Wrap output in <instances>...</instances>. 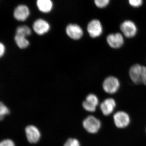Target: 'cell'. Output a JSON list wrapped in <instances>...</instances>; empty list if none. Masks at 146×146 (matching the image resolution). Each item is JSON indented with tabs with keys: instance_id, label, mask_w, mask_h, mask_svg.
Returning <instances> with one entry per match:
<instances>
[{
	"instance_id": "obj_1",
	"label": "cell",
	"mask_w": 146,
	"mask_h": 146,
	"mask_svg": "<svg viewBox=\"0 0 146 146\" xmlns=\"http://www.w3.org/2000/svg\"><path fill=\"white\" fill-rule=\"evenodd\" d=\"M82 126L88 133L95 134L98 133L102 126V123L95 116L90 115L86 117L82 123Z\"/></svg>"
},
{
	"instance_id": "obj_2",
	"label": "cell",
	"mask_w": 146,
	"mask_h": 146,
	"mask_svg": "<svg viewBox=\"0 0 146 146\" xmlns=\"http://www.w3.org/2000/svg\"><path fill=\"white\" fill-rule=\"evenodd\" d=\"M120 86L117 78L111 76L105 79L102 83V88L105 92L109 94H114L117 92Z\"/></svg>"
},
{
	"instance_id": "obj_3",
	"label": "cell",
	"mask_w": 146,
	"mask_h": 146,
	"mask_svg": "<svg viewBox=\"0 0 146 146\" xmlns=\"http://www.w3.org/2000/svg\"><path fill=\"white\" fill-rule=\"evenodd\" d=\"M120 28L123 35L128 38L134 37L138 31L136 24L130 20L124 21L120 25Z\"/></svg>"
},
{
	"instance_id": "obj_4",
	"label": "cell",
	"mask_w": 146,
	"mask_h": 146,
	"mask_svg": "<svg viewBox=\"0 0 146 146\" xmlns=\"http://www.w3.org/2000/svg\"><path fill=\"white\" fill-rule=\"evenodd\" d=\"M25 131L29 143L35 144L39 142L41 137V132L36 126L29 125L25 128Z\"/></svg>"
},
{
	"instance_id": "obj_5",
	"label": "cell",
	"mask_w": 146,
	"mask_h": 146,
	"mask_svg": "<svg viewBox=\"0 0 146 146\" xmlns=\"http://www.w3.org/2000/svg\"><path fill=\"white\" fill-rule=\"evenodd\" d=\"M113 120L115 126L119 128L126 127L130 123V117L127 112L119 111L116 112L113 116Z\"/></svg>"
},
{
	"instance_id": "obj_6",
	"label": "cell",
	"mask_w": 146,
	"mask_h": 146,
	"mask_svg": "<svg viewBox=\"0 0 146 146\" xmlns=\"http://www.w3.org/2000/svg\"><path fill=\"white\" fill-rule=\"evenodd\" d=\"M87 31L92 38L100 36L103 32V27L101 22L98 19H93L88 24Z\"/></svg>"
},
{
	"instance_id": "obj_7",
	"label": "cell",
	"mask_w": 146,
	"mask_h": 146,
	"mask_svg": "<svg viewBox=\"0 0 146 146\" xmlns=\"http://www.w3.org/2000/svg\"><path fill=\"white\" fill-rule=\"evenodd\" d=\"M106 41L109 46L113 49L121 48L124 43V38L122 33L119 32L110 33L106 37Z\"/></svg>"
},
{
	"instance_id": "obj_8",
	"label": "cell",
	"mask_w": 146,
	"mask_h": 146,
	"mask_svg": "<svg viewBox=\"0 0 146 146\" xmlns=\"http://www.w3.org/2000/svg\"><path fill=\"white\" fill-rule=\"evenodd\" d=\"M99 104L98 98L95 94H90L87 95L86 99L82 103V106L87 112H93L96 110Z\"/></svg>"
},
{
	"instance_id": "obj_9",
	"label": "cell",
	"mask_w": 146,
	"mask_h": 146,
	"mask_svg": "<svg viewBox=\"0 0 146 146\" xmlns=\"http://www.w3.org/2000/svg\"><path fill=\"white\" fill-rule=\"evenodd\" d=\"M143 65L139 64H135L131 67L129 74L131 79L136 84L142 83V76Z\"/></svg>"
},
{
	"instance_id": "obj_10",
	"label": "cell",
	"mask_w": 146,
	"mask_h": 146,
	"mask_svg": "<svg viewBox=\"0 0 146 146\" xmlns=\"http://www.w3.org/2000/svg\"><path fill=\"white\" fill-rule=\"evenodd\" d=\"M117 103L115 100L112 98H108L101 104L100 108L103 115L108 116L114 112Z\"/></svg>"
},
{
	"instance_id": "obj_11",
	"label": "cell",
	"mask_w": 146,
	"mask_h": 146,
	"mask_svg": "<svg viewBox=\"0 0 146 146\" xmlns=\"http://www.w3.org/2000/svg\"><path fill=\"white\" fill-rule=\"evenodd\" d=\"M66 33L72 39H79L83 34L82 29L76 24H70L66 29Z\"/></svg>"
},
{
	"instance_id": "obj_12",
	"label": "cell",
	"mask_w": 146,
	"mask_h": 146,
	"mask_svg": "<svg viewBox=\"0 0 146 146\" xmlns=\"http://www.w3.org/2000/svg\"><path fill=\"white\" fill-rule=\"evenodd\" d=\"M50 26L48 23L42 19L36 20L33 24L34 31L39 35H42L49 30Z\"/></svg>"
},
{
	"instance_id": "obj_13",
	"label": "cell",
	"mask_w": 146,
	"mask_h": 146,
	"mask_svg": "<svg viewBox=\"0 0 146 146\" xmlns=\"http://www.w3.org/2000/svg\"><path fill=\"white\" fill-rule=\"evenodd\" d=\"M29 10L26 5H21L16 7L13 13L14 18L19 21L26 20L29 15Z\"/></svg>"
},
{
	"instance_id": "obj_14",
	"label": "cell",
	"mask_w": 146,
	"mask_h": 146,
	"mask_svg": "<svg viewBox=\"0 0 146 146\" xmlns=\"http://www.w3.org/2000/svg\"><path fill=\"white\" fill-rule=\"evenodd\" d=\"M36 5L40 11L47 13L52 9L53 3L50 0H38L36 1Z\"/></svg>"
},
{
	"instance_id": "obj_15",
	"label": "cell",
	"mask_w": 146,
	"mask_h": 146,
	"mask_svg": "<svg viewBox=\"0 0 146 146\" xmlns=\"http://www.w3.org/2000/svg\"><path fill=\"white\" fill-rule=\"evenodd\" d=\"M14 39L16 44L21 48H25L29 44V42L25 36L16 34Z\"/></svg>"
},
{
	"instance_id": "obj_16",
	"label": "cell",
	"mask_w": 146,
	"mask_h": 146,
	"mask_svg": "<svg viewBox=\"0 0 146 146\" xmlns=\"http://www.w3.org/2000/svg\"><path fill=\"white\" fill-rule=\"evenodd\" d=\"M31 33L30 29L27 26H21L18 27L16 29V34L25 37L30 35Z\"/></svg>"
},
{
	"instance_id": "obj_17",
	"label": "cell",
	"mask_w": 146,
	"mask_h": 146,
	"mask_svg": "<svg viewBox=\"0 0 146 146\" xmlns=\"http://www.w3.org/2000/svg\"><path fill=\"white\" fill-rule=\"evenodd\" d=\"M10 113V110L9 108L3 102H0V119L3 121L5 116L9 115Z\"/></svg>"
},
{
	"instance_id": "obj_18",
	"label": "cell",
	"mask_w": 146,
	"mask_h": 146,
	"mask_svg": "<svg viewBox=\"0 0 146 146\" xmlns=\"http://www.w3.org/2000/svg\"><path fill=\"white\" fill-rule=\"evenodd\" d=\"M63 146H80V143L77 138H70L66 140Z\"/></svg>"
},
{
	"instance_id": "obj_19",
	"label": "cell",
	"mask_w": 146,
	"mask_h": 146,
	"mask_svg": "<svg viewBox=\"0 0 146 146\" xmlns=\"http://www.w3.org/2000/svg\"><path fill=\"white\" fill-rule=\"evenodd\" d=\"M95 4L97 7L100 8H104L109 4L110 0H95Z\"/></svg>"
},
{
	"instance_id": "obj_20",
	"label": "cell",
	"mask_w": 146,
	"mask_h": 146,
	"mask_svg": "<svg viewBox=\"0 0 146 146\" xmlns=\"http://www.w3.org/2000/svg\"><path fill=\"white\" fill-rule=\"evenodd\" d=\"M0 146H16L13 140L9 138L4 139L0 143Z\"/></svg>"
},
{
	"instance_id": "obj_21",
	"label": "cell",
	"mask_w": 146,
	"mask_h": 146,
	"mask_svg": "<svg viewBox=\"0 0 146 146\" xmlns=\"http://www.w3.org/2000/svg\"><path fill=\"white\" fill-rule=\"evenodd\" d=\"M129 3L131 6L134 7H138L143 5V0H129Z\"/></svg>"
},
{
	"instance_id": "obj_22",
	"label": "cell",
	"mask_w": 146,
	"mask_h": 146,
	"mask_svg": "<svg viewBox=\"0 0 146 146\" xmlns=\"http://www.w3.org/2000/svg\"><path fill=\"white\" fill-rule=\"evenodd\" d=\"M142 83L146 86V67L143 65L142 76Z\"/></svg>"
},
{
	"instance_id": "obj_23",
	"label": "cell",
	"mask_w": 146,
	"mask_h": 146,
	"mask_svg": "<svg viewBox=\"0 0 146 146\" xmlns=\"http://www.w3.org/2000/svg\"><path fill=\"white\" fill-rule=\"evenodd\" d=\"M5 47L4 45L2 43H1L0 44V56H2L5 52Z\"/></svg>"
},
{
	"instance_id": "obj_24",
	"label": "cell",
	"mask_w": 146,
	"mask_h": 146,
	"mask_svg": "<svg viewBox=\"0 0 146 146\" xmlns=\"http://www.w3.org/2000/svg\"></svg>"
}]
</instances>
